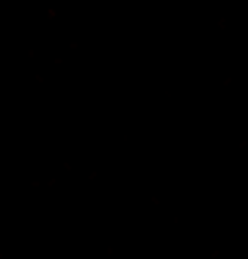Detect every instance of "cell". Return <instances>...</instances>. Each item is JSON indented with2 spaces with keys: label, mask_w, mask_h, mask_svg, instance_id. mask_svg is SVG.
<instances>
[]
</instances>
